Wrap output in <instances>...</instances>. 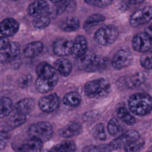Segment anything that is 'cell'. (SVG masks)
Instances as JSON below:
<instances>
[{
  "mask_svg": "<svg viewBox=\"0 0 152 152\" xmlns=\"http://www.w3.org/2000/svg\"><path fill=\"white\" fill-rule=\"evenodd\" d=\"M36 72L37 75L35 83L36 90L41 93L50 91L58 81V75L54 67L47 62H42L37 65Z\"/></svg>",
  "mask_w": 152,
  "mask_h": 152,
  "instance_id": "1",
  "label": "cell"
},
{
  "mask_svg": "<svg viewBox=\"0 0 152 152\" xmlns=\"http://www.w3.org/2000/svg\"><path fill=\"white\" fill-rule=\"evenodd\" d=\"M128 105L130 111L134 115L145 116L151 111V97L146 93H135L129 97Z\"/></svg>",
  "mask_w": 152,
  "mask_h": 152,
  "instance_id": "2",
  "label": "cell"
},
{
  "mask_svg": "<svg viewBox=\"0 0 152 152\" xmlns=\"http://www.w3.org/2000/svg\"><path fill=\"white\" fill-rule=\"evenodd\" d=\"M139 132L134 129H131L122 133L110 142L99 146L100 152H112L124 147L126 144L140 138Z\"/></svg>",
  "mask_w": 152,
  "mask_h": 152,
  "instance_id": "3",
  "label": "cell"
},
{
  "mask_svg": "<svg viewBox=\"0 0 152 152\" xmlns=\"http://www.w3.org/2000/svg\"><path fill=\"white\" fill-rule=\"evenodd\" d=\"M109 88V81L104 78H100L87 82L84 86V93L89 98H97L107 94Z\"/></svg>",
  "mask_w": 152,
  "mask_h": 152,
  "instance_id": "4",
  "label": "cell"
},
{
  "mask_svg": "<svg viewBox=\"0 0 152 152\" xmlns=\"http://www.w3.org/2000/svg\"><path fill=\"white\" fill-rule=\"evenodd\" d=\"M119 34L118 27L113 24L104 25L95 32L94 41L99 45L107 46L113 43Z\"/></svg>",
  "mask_w": 152,
  "mask_h": 152,
  "instance_id": "5",
  "label": "cell"
},
{
  "mask_svg": "<svg viewBox=\"0 0 152 152\" xmlns=\"http://www.w3.org/2000/svg\"><path fill=\"white\" fill-rule=\"evenodd\" d=\"M53 132V126L50 123L46 121H40L31 124L28 129L30 137L40 140L42 142L50 139Z\"/></svg>",
  "mask_w": 152,
  "mask_h": 152,
  "instance_id": "6",
  "label": "cell"
},
{
  "mask_svg": "<svg viewBox=\"0 0 152 152\" xmlns=\"http://www.w3.org/2000/svg\"><path fill=\"white\" fill-rule=\"evenodd\" d=\"M152 8L146 6L135 11L129 18V24L132 27H137L148 23L151 20Z\"/></svg>",
  "mask_w": 152,
  "mask_h": 152,
  "instance_id": "7",
  "label": "cell"
},
{
  "mask_svg": "<svg viewBox=\"0 0 152 152\" xmlns=\"http://www.w3.org/2000/svg\"><path fill=\"white\" fill-rule=\"evenodd\" d=\"M147 76L144 72H137L131 75L124 76L117 81L118 87L122 88H135L140 86L146 80Z\"/></svg>",
  "mask_w": 152,
  "mask_h": 152,
  "instance_id": "8",
  "label": "cell"
},
{
  "mask_svg": "<svg viewBox=\"0 0 152 152\" xmlns=\"http://www.w3.org/2000/svg\"><path fill=\"white\" fill-rule=\"evenodd\" d=\"M20 52V45L17 42H11L2 49H0V63L5 64L14 61Z\"/></svg>",
  "mask_w": 152,
  "mask_h": 152,
  "instance_id": "9",
  "label": "cell"
},
{
  "mask_svg": "<svg viewBox=\"0 0 152 152\" xmlns=\"http://www.w3.org/2000/svg\"><path fill=\"white\" fill-rule=\"evenodd\" d=\"M133 60L131 53L126 49H120L113 55L111 64L112 66L116 69H121L129 66Z\"/></svg>",
  "mask_w": 152,
  "mask_h": 152,
  "instance_id": "10",
  "label": "cell"
},
{
  "mask_svg": "<svg viewBox=\"0 0 152 152\" xmlns=\"http://www.w3.org/2000/svg\"><path fill=\"white\" fill-rule=\"evenodd\" d=\"M43 147V142L36 138L30 137L19 144L13 145L15 152H40Z\"/></svg>",
  "mask_w": 152,
  "mask_h": 152,
  "instance_id": "11",
  "label": "cell"
},
{
  "mask_svg": "<svg viewBox=\"0 0 152 152\" xmlns=\"http://www.w3.org/2000/svg\"><path fill=\"white\" fill-rule=\"evenodd\" d=\"M60 104V99L56 93H52L42 97L38 102L40 109L46 113H51L56 110Z\"/></svg>",
  "mask_w": 152,
  "mask_h": 152,
  "instance_id": "12",
  "label": "cell"
},
{
  "mask_svg": "<svg viewBox=\"0 0 152 152\" xmlns=\"http://www.w3.org/2000/svg\"><path fill=\"white\" fill-rule=\"evenodd\" d=\"M132 46L134 50L139 52H146L151 47V37L145 32L136 34L132 39Z\"/></svg>",
  "mask_w": 152,
  "mask_h": 152,
  "instance_id": "13",
  "label": "cell"
},
{
  "mask_svg": "<svg viewBox=\"0 0 152 152\" xmlns=\"http://www.w3.org/2000/svg\"><path fill=\"white\" fill-rule=\"evenodd\" d=\"M72 43L73 41L67 39H58L53 43V52L59 56H66L71 55Z\"/></svg>",
  "mask_w": 152,
  "mask_h": 152,
  "instance_id": "14",
  "label": "cell"
},
{
  "mask_svg": "<svg viewBox=\"0 0 152 152\" xmlns=\"http://www.w3.org/2000/svg\"><path fill=\"white\" fill-rule=\"evenodd\" d=\"M19 23L12 18H7L0 22V34L4 37L15 35L18 31Z\"/></svg>",
  "mask_w": 152,
  "mask_h": 152,
  "instance_id": "15",
  "label": "cell"
},
{
  "mask_svg": "<svg viewBox=\"0 0 152 152\" xmlns=\"http://www.w3.org/2000/svg\"><path fill=\"white\" fill-rule=\"evenodd\" d=\"M49 10L48 2L45 0H36L31 2L27 7V14L35 17L39 15L46 14Z\"/></svg>",
  "mask_w": 152,
  "mask_h": 152,
  "instance_id": "16",
  "label": "cell"
},
{
  "mask_svg": "<svg viewBox=\"0 0 152 152\" xmlns=\"http://www.w3.org/2000/svg\"><path fill=\"white\" fill-rule=\"evenodd\" d=\"M87 49L88 43L86 38L82 35L77 36L73 41L71 55L77 59L86 53Z\"/></svg>",
  "mask_w": 152,
  "mask_h": 152,
  "instance_id": "17",
  "label": "cell"
},
{
  "mask_svg": "<svg viewBox=\"0 0 152 152\" xmlns=\"http://www.w3.org/2000/svg\"><path fill=\"white\" fill-rule=\"evenodd\" d=\"M35 106V102L32 98H24L19 100L14 106L13 111L27 116L31 113Z\"/></svg>",
  "mask_w": 152,
  "mask_h": 152,
  "instance_id": "18",
  "label": "cell"
},
{
  "mask_svg": "<svg viewBox=\"0 0 152 152\" xmlns=\"http://www.w3.org/2000/svg\"><path fill=\"white\" fill-rule=\"evenodd\" d=\"M43 50V43L40 41H36L27 44L23 49V55L28 58H35L40 55Z\"/></svg>",
  "mask_w": 152,
  "mask_h": 152,
  "instance_id": "19",
  "label": "cell"
},
{
  "mask_svg": "<svg viewBox=\"0 0 152 152\" xmlns=\"http://www.w3.org/2000/svg\"><path fill=\"white\" fill-rule=\"evenodd\" d=\"M81 130V125L78 122H71L66 126L59 131L61 137L65 138H69L78 135Z\"/></svg>",
  "mask_w": 152,
  "mask_h": 152,
  "instance_id": "20",
  "label": "cell"
},
{
  "mask_svg": "<svg viewBox=\"0 0 152 152\" xmlns=\"http://www.w3.org/2000/svg\"><path fill=\"white\" fill-rule=\"evenodd\" d=\"M9 116H10L6 122L5 131L17 128L24 124L26 121V116L18 113L13 110Z\"/></svg>",
  "mask_w": 152,
  "mask_h": 152,
  "instance_id": "21",
  "label": "cell"
},
{
  "mask_svg": "<svg viewBox=\"0 0 152 152\" xmlns=\"http://www.w3.org/2000/svg\"><path fill=\"white\" fill-rule=\"evenodd\" d=\"M80 26V21L78 17L69 16L61 23L60 28L65 32H72L77 30Z\"/></svg>",
  "mask_w": 152,
  "mask_h": 152,
  "instance_id": "22",
  "label": "cell"
},
{
  "mask_svg": "<svg viewBox=\"0 0 152 152\" xmlns=\"http://www.w3.org/2000/svg\"><path fill=\"white\" fill-rule=\"evenodd\" d=\"M95 56L96 54H94L91 52H87L84 55L76 59V66L80 70L87 71V70L93 62Z\"/></svg>",
  "mask_w": 152,
  "mask_h": 152,
  "instance_id": "23",
  "label": "cell"
},
{
  "mask_svg": "<svg viewBox=\"0 0 152 152\" xmlns=\"http://www.w3.org/2000/svg\"><path fill=\"white\" fill-rule=\"evenodd\" d=\"M54 68L63 76L66 77L72 71V65L70 61L65 58L57 59L54 63Z\"/></svg>",
  "mask_w": 152,
  "mask_h": 152,
  "instance_id": "24",
  "label": "cell"
},
{
  "mask_svg": "<svg viewBox=\"0 0 152 152\" xmlns=\"http://www.w3.org/2000/svg\"><path fill=\"white\" fill-rule=\"evenodd\" d=\"M105 20V17L101 14H93L90 15L83 24V28L88 31L93 27L103 23Z\"/></svg>",
  "mask_w": 152,
  "mask_h": 152,
  "instance_id": "25",
  "label": "cell"
},
{
  "mask_svg": "<svg viewBox=\"0 0 152 152\" xmlns=\"http://www.w3.org/2000/svg\"><path fill=\"white\" fill-rule=\"evenodd\" d=\"M108 59L106 57L96 55L95 58L87 72H97L104 69L107 65Z\"/></svg>",
  "mask_w": 152,
  "mask_h": 152,
  "instance_id": "26",
  "label": "cell"
},
{
  "mask_svg": "<svg viewBox=\"0 0 152 152\" xmlns=\"http://www.w3.org/2000/svg\"><path fill=\"white\" fill-rule=\"evenodd\" d=\"M14 108L12 100L7 97H0V119L8 116Z\"/></svg>",
  "mask_w": 152,
  "mask_h": 152,
  "instance_id": "27",
  "label": "cell"
},
{
  "mask_svg": "<svg viewBox=\"0 0 152 152\" xmlns=\"http://www.w3.org/2000/svg\"><path fill=\"white\" fill-rule=\"evenodd\" d=\"M62 102L66 106L75 107L80 104L81 97L78 93L76 91H70L64 96Z\"/></svg>",
  "mask_w": 152,
  "mask_h": 152,
  "instance_id": "28",
  "label": "cell"
},
{
  "mask_svg": "<svg viewBox=\"0 0 152 152\" xmlns=\"http://www.w3.org/2000/svg\"><path fill=\"white\" fill-rule=\"evenodd\" d=\"M75 143L69 140L64 141L49 150L50 152H75Z\"/></svg>",
  "mask_w": 152,
  "mask_h": 152,
  "instance_id": "29",
  "label": "cell"
},
{
  "mask_svg": "<svg viewBox=\"0 0 152 152\" xmlns=\"http://www.w3.org/2000/svg\"><path fill=\"white\" fill-rule=\"evenodd\" d=\"M118 118L129 125H133L135 123V118L124 107H120L116 110Z\"/></svg>",
  "mask_w": 152,
  "mask_h": 152,
  "instance_id": "30",
  "label": "cell"
},
{
  "mask_svg": "<svg viewBox=\"0 0 152 152\" xmlns=\"http://www.w3.org/2000/svg\"><path fill=\"white\" fill-rule=\"evenodd\" d=\"M107 129L112 136H117L118 135H121L123 132V128L121 125L119 124L118 120L115 118H112L108 122Z\"/></svg>",
  "mask_w": 152,
  "mask_h": 152,
  "instance_id": "31",
  "label": "cell"
},
{
  "mask_svg": "<svg viewBox=\"0 0 152 152\" xmlns=\"http://www.w3.org/2000/svg\"><path fill=\"white\" fill-rule=\"evenodd\" d=\"M33 20V25L35 28L42 29L47 27L50 23V17L46 15L43 14L34 17Z\"/></svg>",
  "mask_w": 152,
  "mask_h": 152,
  "instance_id": "32",
  "label": "cell"
},
{
  "mask_svg": "<svg viewBox=\"0 0 152 152\" xmlns=\"http://www.w3.org/2000/svg\"><path fill=\"white\" fill-rule=\"evenodd\" d=\"M144 145V141L140 137L126 144L124 147L125 152H140Z\"/></svg>",
  "mask_w": 152,
  "mask_h": 152,
  "instance_id": "33",
  "label": "cell"
},
{
  "mask_svg": "<svg viewBox=\"0 0 152 152\" xmlns=\"http://www.w3.org/2000/svg\"><path fill=\"white\" fill-rule=\"evenodd\" d=\"M92 134L93 137L98 140H105L106 138V134L103 124L99 123L96 125L92 129Z\"/></svg>",
  "mask_w": 152,
  "mask_h": 152,
  "instance_id": "34",
  "label": "cell"
},
{
  "mask_svg": "<svg viewBox=\"0 0 152 152\" xmlns=\"http://www.w3.org/2000/svg\"><path fill=\"white\" fill-rule=\"evenodd\" d=\"M87 4L99 8H104L109 6L113 0H84Z\"/></svg>",
  "mask_w": 152,
  "mask_h": 152,
  "instance_id": "35",
  "label": "cell"
},
{
  "mask_svg": "<svg viewBox=\"0 0 152 152\" xmlns=\"http://www.w3.org/2000/svg\"><path fill=\"white\" fill-rule=\"evenodd\" d=\"M58 5L56 8V14L61 15L64 13L69 8L71 5L72 4V0H62L60 2L58 3Z\"/></svg>",
  "mask_w": 152,
  "mask_h": 152,
  "instance_id": "36",
  "label": "cell"
},
{
  "mask_svg": "<svg viewBox=\"0 0 152 152\" xmlns=\"http://www.w3.org/2000/svg\"><path fill=\"white\" fill-rule=\"evenodd\" d=\"M10 140V135L7 131H0V150H4Z\"/></svg>",
  "mask_w": 152,
  "mask_h": 152,
  "instance_id": "37",
  "label": "cell"
},
{
  "mask_svg": "<svg viewBox=\"0 0 152 152\" xmlns=\"http://www.w3.org/2000/svg\"><path fill=\"white\" fill-rule=\"evenodd\" d=\"M32 81V77L30 75H26L19 78L18 86L21 88H26L30 85Z\"/></svg>",
  "mask_w": 152,
  "mask_h": 152,
  "instance_id": "38",
  "label": "cell"
},
{
  "mask_svg": "<svg viewBox=\"0 0 152 152\" xmlns=\"http://www.w3.org/2000/svg\"><path fill=\"white\" fill-rule=\"evenodd\" d=\"M141 65L147 69L151 68V58L148 55H143L140 58Z\"/></svg>",
  "mask_w": 152,
  "mask_h": 152,
  "instance_id": "39",
  "label": "cell"
},
{
  "mask_svg": "<svg viewBox=\"0 0 152 152\" xmlns=\"http://www.w3.org/2000/svg\"><path fill=\"white\" fill-rule=\"evenodd\" d=\"M82 152H100L99 147L95 145H88L82 151Z\"/></svg>",
  "mask_w": 152,
  "mask_h": 152,
  "instance_id": "40",
  "label": "cell"
},
{
  "mask_svg": "<svg viewBox=\"0 0 152 152\" xmlns=\"http://www.w3.org/2000/svg\"><path fill=\"white\" fill-rule=\"evenodd\" d=\"M9 43L10 41L7 37L4 36L0 37V49H2L7 46Z\"/></svg>",
  "mask_w": 152,
  "mask_h": 152,
  "instance_id": "41",
  "label": "cell"
},
{
  "mask_svg": "<svg viewBox=\"0 0 152 152\" xmlns=\"http://www.w3.org/2000/svg\"><path fill=\"white\" fill-rule=\"evenodd\" d=\"M145 0H129V2L133 5H137L143 2Z\"/></svg>",
  "mask_w": 152,
  "mask_h": 152,
  "instance_id": "42",
  "label": "cell"
},
{
  "mask_svg": "<svg viewBox=\"0 0 152 152\" xmlns=\"http://www.w3.org/2000/svg\"><path fill=\"white\" fill-rule=\"evenodd\" d=\"M147 29H146V30H145V33L149 36H150V37H151V33H152V31H151V26H148L147 28Z\"/></svg>",
  "mask_w": 152,
  "mask_h": 152,
  "instance_id": "43",
  "label": "cell"
},
{
  "mask_svg": "<svg viewBox=\"0 0 152 152\" xmlns=\"http://www.w3.org/2000/svg\"><path fill=\"white\" fill-rule=\"evenodd\" d=\"M50 2L53 3V4H58L59 2H60L61 1H62V0H49Z\"/></svg>",
  "mask_w": 152,
  "mask_h": 152,
  "instance_id": "44",
  "label": "cell"
},
{
  "mask_svg": "<svg viewBox=\"0 0 152 152\" xmlns=\"http://www.w3.org/2000/svg\"><path fill=\"white\" fill-rule=\"evenodd\" d=\"M40 152H50V151H49V150H47V149H46V150H41V151Z\"/></svg>",
  "mask_w": 152,
  "mask_h": 152,
  "instance_id": "45",
  "label": "cell"
},
{
  "mask_svg": "<svg viewBox=\"0 0 152 152\" xmlns=\"http://www.w3.org/2000/svg\"><path fill=\"white\" fill-rule=\"evenodd\" d=\"M12 1H17V0H12Z\"/></svg>",
  "mask_w": 152,
  "mask_h": 152,
  "instance_id": "46",
  "label": "cell"
}]
</instances>
